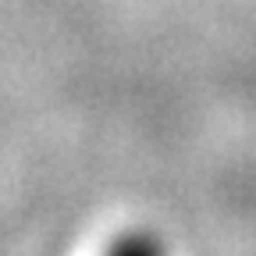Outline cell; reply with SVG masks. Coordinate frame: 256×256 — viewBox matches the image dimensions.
Masks as SVG:
<instances>
[{
    "mask_svg": "<svg viewBox=\"0 0 256 256\" xmlns=\"http://www.w3.org/2000/svg\"><path fill=\"white\" fill-rule=\"evenodd\" d=\"M107 256H164V246L153 232H128L107 249Z\"/></svg>",
    "mask_w": 256,
    "mask_h": 256,
    "instance_id": "1",
    "label": "cell"
}]
</instances>
